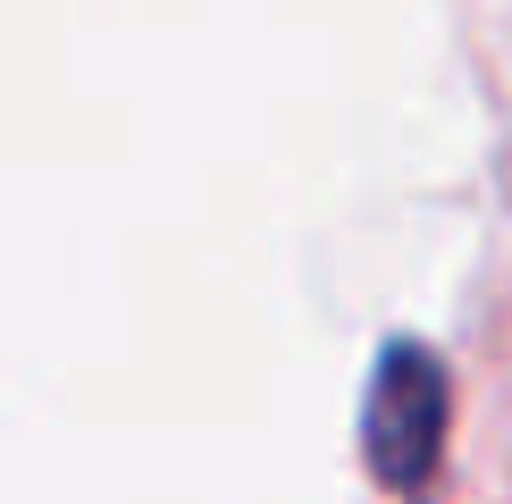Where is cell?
<instances>
[{
    "label": "cell",
    "instance_id": "6da1fadb",
    "mask_svg": "<svg viewBox=\"0 0 512 504\" xmlns=\"http://www.w3.org/2000/svg\"><path fill=\"white\" fill-rule=\"evenodd\" d=\"M437 446H445V378L420 345H395L370 387V462L387 488L420 496L437 471Z\"/></svg>",
    "mask_w": 512,
    "mask_h": 504
}]
</instances>
